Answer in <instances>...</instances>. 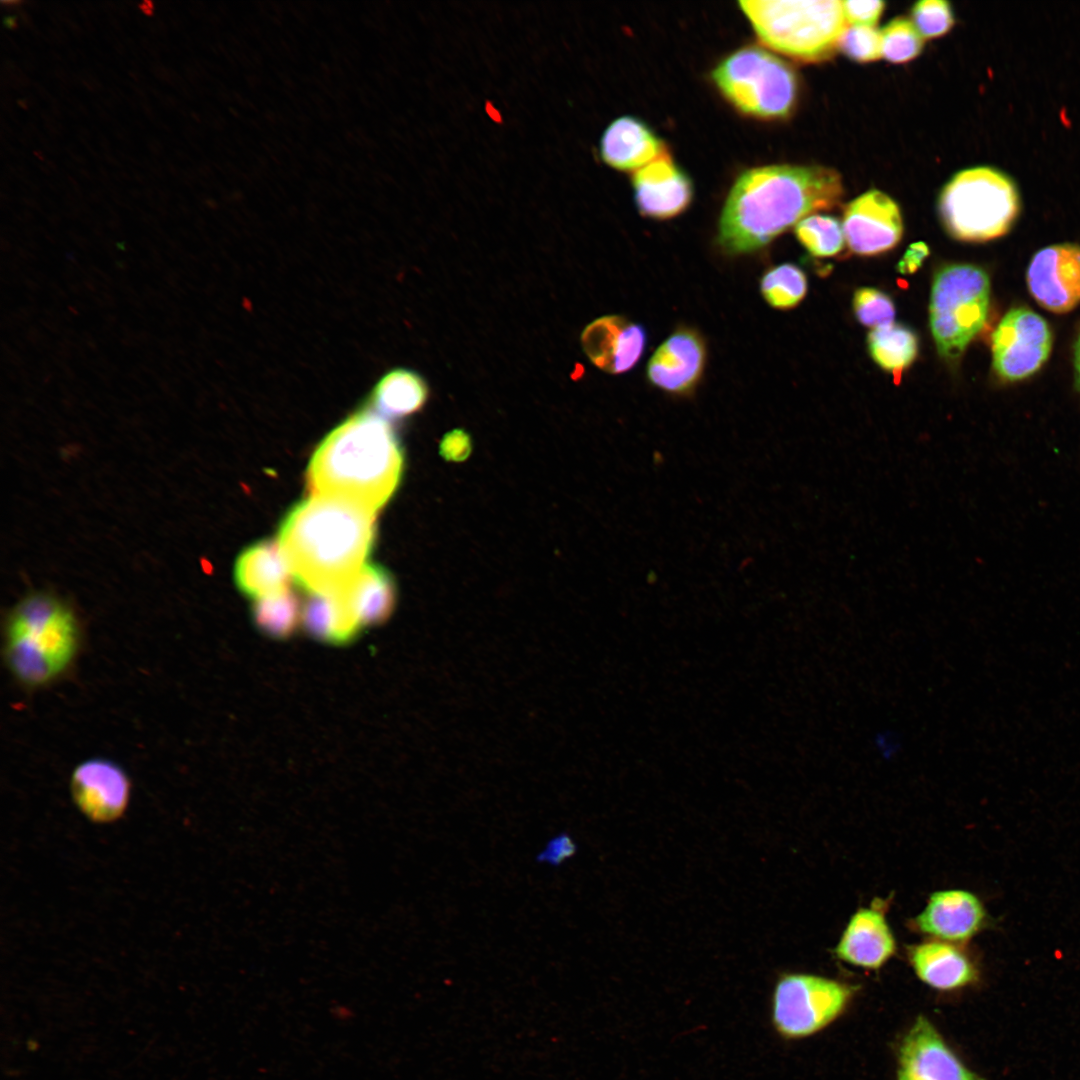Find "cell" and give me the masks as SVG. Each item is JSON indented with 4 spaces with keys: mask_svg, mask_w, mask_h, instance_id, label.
<instances>
[{
    "mask_svg": "<svg viewBox=\"0 0 1080 1080\" xmlns=\"http://www.w3.org/2000/svg\"><path fill=\"white\" fill-rule=\"evenodd\" d=\"M840 174L823 166L767 165L743 172L723 206L718 243L729 254L769 244L810 213L840 204Z\"/></svg>",
    "mask_w": 1080,
    "mask_h": 1080,
    "instance_id": "obj_1",
    "label": "cell"
},
{
    "mask_svg": "<svg viewBox=\"0 0 1080 1080\" xmlns=\"http://www.w3.org/2000/svg\"><path fill=\"white\" fill-rule=\"evenodd\" d=\"M635 203L643 216L669 219L691 203L693 186L688 175L664 150L633 175Z\"/></svg>",
    "mask_w": 1080,
    "mask_h": 1080,
    "instance_id": "obj_15",
    "label": "cell"
},
{
    "mask_svg": "<svg viewBox=\"0 0 1080 1080\" xmlns=\"http://www.w3.org/2000/svg\"><path fill=\"white\" fill-rule=\"evenodd\" d=\"M256 600L252 614L260 631L276 639L287 638L295 631L301 615L299 601L291 590Z\"/></svg>",
    "mask_w": 1080,
    "mask_h": 1080,
    "instance_id": "obj_27",
    "label": "cell"
},
{
    "mask_svg": "<svg viewBox=\"0 0 1080 1080\" xmlns=\"http://www.w3.org/2000/svg\"><path fill=\"white\" fill-rule=\"evenodd\" d=\"M838 48L854 61H875L882 57L881 34L874 27L850 25L843 31Z\"/></svg>",
    "mask_w": 1080,
    "mask_h": 1080,
    "instance_id": "obj_33",
    "label": "cell"
},
{
    "mask_svg": "<svg viewBox=\"0 0 1080 1080\" xmlns=\"http://www.w3.org/2000/svg\"><path fill=\"white\" fill-rule=\"evenodd\" d=\"M872 359L884 370L899 376L918 354V338L908 327L892 323L872 330L867 338Z\"/></svg>",
    "mask_w": 1080,
    "mask_h": 1080,
    "instance_id": "obj_26",
    "label": "cell"
},
{
    "mask_svg": "<svg viewBox=\"0 0 1080 1080\" xmlns=\"http://www.w3.org/2000/svg\"><path fill=\"white\" fill-rule=\"evenodd\" d=\"M81 634L78 617L68 603L49 592L29 593L6 618L5 663L24 687H45L71 668Z\"/></svg>",
    "mask_w": 1080,
    "mask_h": 1080,
    "instance_id": "obj_4",
    "label": "cell"
},
{
    "mask_svg": "<svg viewBox=\"0 0 1080 1080\" xmlns=\"http://www.w3.org/2000/svg\"><path fill=\"white\" fill-rule=\"evenodd\" d=\"M939 216L955 239L984 242L1006 234L1020 211V196L1003 172L987 166L964 169L943 188Z\"/></svg>",
    "mask_w": 1080,
    "mask_h": 1080,
    "instance_id": "obj_6",
    "label": "cell"
},
{
    "mask_svg": "<svg viewBox=\"0 0 1080 1080\" xmlns=\"http://www.w3.org/2000/svg\"><path fill=\"white\" fill-rule=\"evenodd\" d=\"M908 960L917 977L934 989L956 990L978 979L974 962L954 943L931 939L912 945Z\"/></svg>",
    "mask_w": 1080,
    "mask_h": 1080,
    "instance_id": "obj_20",
    "label": "cell"
},
{
    "mask_svg": "<svg viewBox=\"0 0 1080 1080\" xmlns=\"http://www.w3.org/2000/svg\"><path fill=\"white\" fill-rule=\"evenodd\" d=\"M73 802L90 821L103 824L118 820L127 810L131 783L115 762L93 758L80 763L70 782Z\"/></svg>",
    "mask_w": 1080,
    "mask_h": 1080,
    "instance_id": "obj_13",
    "label": "cell"
},
{
    "mask_svg": "<svg viewBox=\"0 0 1080 1080\" xmlns=\"http://www.w3.org/2000/svg\"><path fill=\"white\" fill-rule=\"evenodd\" d=\"M760 290L765 301L773 308L791 309L805 297L807 278L798 266L784 263L763 275Z\"/></svg>",
    "mask_w": 1080,
    "mask_h": 1080,
    "instance_id": "obj_28",
    "label": "cell"
},
{
    "mask_svg": "<svg viewBox=\"0 0 1080 1080\" xmlns=\"http://www.w3.org/2000/svg\"><path fill=\"white\" fill-rule=\"evenodd\" d=\"M985 909L973 893L960 889L934 892L914 926L931 939L954 944L976 935L984 926Z\"/></svg>",
    "mask_w": 1080,
    "mask_h": 1080,
    "instance_id": "obj_17",
    "label": "cell"
},
{
    "mask_svg": "<svg viewBox=\"0 0 1080 1080\" xmlns=\"http://www.w3.org/2000/svg\"><path fill=\"white\" fill-rule=\"evenodd\" d=\"M301 618L306 631L314 638L334 644L354 639L362 628L345 594L310 593Z\"/></svg>",
    "mask_w": 1080,
    "mask_h": 1080,
    "instance_id": "obj_23",
    "label": "cell"
},
{
    "mask_svg": "<svg viewBox=\"0 0 1080 1080\" xmlns=\"http://www.w3.org/2000/svg\"><path fill=\"white\" fill-rule=\"evenodd\" d=\"M375 539V514L354 504L313 496L283 519L279 542L296 582L330 594L361 571Z\"/></svg>",
    "mask_w": 1080,
    "mask_h": 1080,
    "instance_id": "obj_2",
    "label": "cell"
},
{
    "mask_svg": "<svg viewBox=\"0 0 1080 1080\" xmlns=\"http://www.w3.org/2000/svg\"><path fill=\"white\" fill-rule=\"evenodd\" d=\"M1074 367L1076 375V384L1080 390V335L1078 336L1074 345Z\"/></svg>",
    "mask_w": 1080,
    "mask_h": 1080,
    "instance_id": "obj_38",
    "label": "cell"
},
{
    "mask_svg": "<svg viewBox=\"0 0 1080 1080\" xmlns=\"http://www.w3.org/2000/svg\"><path fill=\"white\" fill-rule=\"evenodd\" d=\"M342 591L362 627L383 623L394 610L395 583L390 573L378 565L365 564Z\"/></svg>",
    "mask_w": 1080,
    "mask_h": 1080,
    "instance_id": "obj_24",
    "label": "cell"
},
{
    "mask_svg": "<svg viewBox=\"0 0 1080 1080\" xmlns=\"http://www.w3.org/2000/svg\"><path fill=\"white\" fill-rule=\"evenodd\" d=\"M842 226L849 248L865 256L892 249L903 234L897 203L876 189L861 194L846 205Z\"/></svg>",
    "mask_w": 1080,
    "mask_h": 1080,
    "instance_id": "obj_11",
    "label": "cell"
},
{
    "mask_svg": "<svg viewBox=\"0 0 1080 1080\" xmlns=\"http://www.w3.org/2000/svg\"><path fill=\"white\" fill-rule=\"evenodd\" d=\"M990 303V279L971 264H950L934 276L929 322L938 353L957 359L983 328Z\"/></svg>",
    "mask_w": 1080,
    "mask_h": 1080,
    "instance_id": "obj_8",
    "label": "cell"
},
{
    "mask_svg": "<svg viewBox=\"0 0 1080 1080\" xmlns=\"http://www.w3.org/2000/svg\"><path fill=\"white\" fill-rule=\"evenodd\" d=\"M1053 343L1046 320L1027 307H1015L1001 319L992 334L994 371L1006 382L1035 374L1047 361Z\"/></svg>",
    "mask_w": 1080,
    "mask_h": 1080,
    "instance_id": "obj_10",
    "label": "cell"
},
{
    "mask_svg": "<svg viewBox=\"0 0 1080 1080\" xmlns=\"http://www.w3.org/2000/svg\"><path fill=\"white\" fill-rule=\"evenodd\" d=\"M291 570L279 544L272 540L245 549L234 566L239 590L256 599L289 589Z\"/></svg>",
    "mask_w": 1080,
    "mask_h": 1080,
    "instance_id": "obj_22",
    "label": "cell"
},
{
    "mask_svg": "<svg viewBox=\"0 0 1080 1080\" xmlns=\"http://www.w3.org/2000/svg\"><path fill=\"white\" fill-rule=\"evenodd\" d=\"M739 5L762 44L798 61L829 59L847 27L838 0H744Z\"/></svg>",
    "mask_w": 1080,
    "mask_h": 1080,
    "instance_id": "obj_5",
    "label": "cell"
},
{
    "mask_svg": "<svg viewBox=\"0 0 1080 1080\" xmlns=\"http://www.w3.org/2000/svg\"><path fill=\"white\" fill-rule=\"evenodd\" d=\"M896 941L882 905L858 909L836 945V956L856 967L875 970L895 953Z\"/></svg>",
    "mask_w": 1080,
    "mask_h": 1080,
    "instance_id": "obj_19",
    "label": "cell"
},
{
    "mask_svg": "<svg viewBox=\"0 0 1080 1080\" xmlns=\"http://www.w3.org/2000/svg\"><path fill=\"white\" fill-rule=\"evenodd\" d=\"M928 255L929 247L924 242L913 243L899 261L897 269L902 274L914 273L921 267Z\"/></svg>",
    "mask_w": 1080,
    "mask_h": 1080,
    "instance_id": "obj_37",
    "label": "cell"
},
{
    "mask_svg": "<svg viewBox=\"0 0 1080 1080\" xmlns=\"http://www.w3.org/2000/svg\"><path fill=\"white\" fill-rule=\"evenodd\" d=\"M898 1080H983L951 1051L924 1016H918L898 1053Z\"/></svg>",
    "mask_w": 1080,
    "mask_h": 1080,
    "instance_id": "obj_14",
    "label": "cell"
},
{
    "mask_svg": "<svg viewBox=\"0 0 1080 1080\" xmlns=\"http://www.w3.org/2000/svg\"><path fill=\"white\" fill-rule=\"evenodd\" d=\"M880 34L882 57L892 63L908 62L922 51L924 38L906 18L893 19Z\"/></svg>",
    "mask_w": 1080,
    "mask_h": 1080,
    "instance_id": "obj_30",
    "label": "cell"
},
{
    "mask_svg": "<svg viewBox=\"0 0 1080 1080\" xmlns=\"http://www.w3.org/2000/svg\"><path fill=\"white\" fill-rule=\"evenodd\" d=\"M846 21L850 25L873 27L879 20L885 3L882 1H842Z\"/></svg>",
    "mask_w": 1080,
    "mask_h": 1080,
    "instance_id": "obj_35",
    "label": "cell"
},
{
    "mask_svg": "<svg viewBox=\"0 0 1080 1080\" xmlns=\"http://www.w3.org/2000/svg\"><path fill=\"white\" fill-rule=\"evenodd\" d=\"M913 24L923 38L947 33L954 24L951 6L944 0H922L912 8Z\"/></svg>",
    "mask_w": 1080,
    "mask_h": 1080,
    "instance_id": "obj_32",
    "label": "cell"
},
{
    "mask_svg": "<svg viewBox=\"0 0 1080 1080\" xmlns=\"http://www.w3.org/2000/svg\"><path fill=\"white\" fill-rule=\"evenodd\" d=\"M647 342L645 328L618 315L600 317L584 329L581 343L590 361L610 374L632 369Z\"/></svg>",
    "mask_w": 1080,
    "mask_h": 1080,
    "instance_id": "obj_16",
    "label": "cell"
},
{
    "mask_svg": "<svg viewBox=\"0 0 1080 1080\" xmlns=\"http://www.w3.org/2000/svg\"><path fill=\"white\" fill-rule=\"evenodd\" d=\"M800 244L813 256L837 255L844 247L842 224L834 217L815 214L805 217L795 226Z\"/></svg>",
    "mask_w": 1080,
    "mask_h": 1080,
    "instance_id": "obj_29",
    "label": "cell"
},
{
    "mask_svg": "<svg viewBox=\"0 0 1080 1080\" xmlns=\"http://www.w3.org/2000/svg\"><path fill=\"white\" fill-rule=\"evenodd\" d=\"M139 8L145 15H151L154 11V4L151 1H144L140 3Z\"/></svg>",
    "mask_w": 1080,
    "mask_h": 1080,
    "instance_id": "obj_39",
    "label": "cell"
},
{
    "mask_svg": "<svg viewBox=\"0 0 1080 1080\" xmlns=\"http://www.w3.org/2000/svg\"><path fill=\"white\" fill-rule=\"evenodd\" d=\"M470 452V438L462 430L447 433L440 444L441 455L450 461H462Z\"/></svg>",
    "mask_w": 1080,
    "mask_h": 1080,
    "instance_id": "obj_36",
    "label": "cell"
},
{
    "mask_svg": "<svg viewBox=\"0 0 1080 1080\" xmlns=\"http://www.w3.org/2000/svg\"><path fill=\"white\" fill-rule=\"evenodd\" d=\"M428 398V386L417 372L396 368L375 384L369 406L384 418H401L420 410Z\"/></svg>",
    "mask_w": 1080,
    "mask_h": 1080,
    "instance_id": "obj_25",
    "label": "cell"
},
{
    "mask_svg": "<svg viewBox=\"0 0 1080 1080\" xmlns=\"http://www.w3.org/2000/svg\"><path fill=\"white\" fill-rule=\"evenodd\" d=\"M854 990L846 983L807 973H783L770 999V1024L786 1041L809 1037L839 1017Z\"/></svg>",
    "mask_w": 1080,
    "mask_h": 1080,
    "instance_id": "obj_9",
    "label": "cell"
},
{
    "mask_svg": "<svg viewBox=\"0 0 1080 1080\" xmlns=\"http://www.w3.org/2000/svg\"><path fill=\"white\" fill-rule=\"evenodd\" d=\"M577 848L570 834L560 832L546 842L537 854L536 860L552 867H559L577 853Z\"/></svg>",
    "mask_w": 1080,
    "mask_h": 1080,
    "instance_id": "obj_34",
    "label": "cell"
},
{
    "mask_svg": "<svg viewBox=\"0 0 1080 1080\" xmlns=\"http://www.w3.org/2000/svg\"><path fill=\"white\" fill-rule=\"evenodd\" d=\"M664 150L661 140L643 121L621 116L603 131L598 153L602 162L613 169L637 171Z\"/></svg>",
    "mask_w": 1080,
    "mask_h": 1080,
    "instance_id": "obj_21",
    "label": "cell"
},
{
    "mask_svg": "<svg viewBox=\"0 0 1080 1080\" xmlns=\"http://www.w3.org/2000/svg\"><path fill=\"white\" fill-rule=\"evenodd\" d=\"M852 306L857 320L864 326L876 329L893 323L894 303L881 290L871 287L857 289Z\"/></svg>",
    "mask_w": 1080,
    "mask_h": 1080,
    "instance_id": "obj_31",
    "label": "cell"
},
{
    "mask_svg": "<svg viewBox=\"0 0 1080 1080\" xmlns=\"http://www.w3.org/2000/svg\"><path fill=\"white\" fill-rule=\"evenodd\" d=\"M1028 289L1037 303L1062 314L1080 304V245L1060 243L1039 250L1027 269Z\"/></svg>",
    "mask_w": 1080,
    "mask_h": 1080,
    "instance_id": "obj_12",
    "label": "cell"
},
{
    "mask_svg": "<svg viewBox=\"0 0 1080 1080\" xmlns=\"http://www.w3.org/2000/svg\"><path fill=\"white\" fill-rule=\"evenodd\" d=\"M706 350L694 331L682 329L670 335L653 353L647 378L655 387L677 395L694 390L704 370Z\"/></svg>",
    "mask_w": 1080,
    "mask_h": 1080,
    "instance_id": "obj_18",
    "label": "cell"
},
{
    "mask_svg": "<svg viewBox=\"0 0 1080 1080\" xmlns=\"http://www.w3.org/2000/svg\"><path fill=\"white\" fill-rule=\"evenodd\" d=\"M712 80L731 105L756 118H785L796 104L795 71L758 46H746L728 55L713 69Z\"/></svg>",
    "mask_w": 1080,
    "mask_h": 1080,
    "instance_id": "obj_7",
    "label": "cell"
},
{
    "mask_svg": "<svg viewBox=\"0 0 1080 1080\" xmlns=\"http://www.w3.org/2000/svg\"><path fill=\"white\" fill-rule=\"evenodd\" d=\"M403 464L392 426L369 406L321 442L307 469V487L313 496L342 500L375 514L398 487Z\"/></svg>",
    "mask_w": 1080,
    "mask_h": 1080,
    "instance_id": "obj_3",
    "label": "cell"
}]
</instances>
